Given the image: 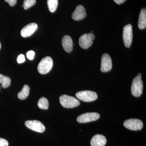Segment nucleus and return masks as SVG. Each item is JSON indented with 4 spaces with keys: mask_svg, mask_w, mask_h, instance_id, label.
<instances>
[{
    "mask_svg": "<svg viewBox=\"0 0 146 146\" xmlns=\"http://www.w3.org/2000/svg\"><path fill=\"white\" fill-rule=\"evenodd\" d=\"M59 100L60 104L65 108H74L80 105V102L78 100L74 97L68 95H63L60 96Z\"/></svg>",
    "mask_w": 146,
    "mask_h": 146,
    "instance_id": "nucleus-1",
    "label": "nucleus"
},
{
    "mask_svg": "<svg viewBox=\"0 0 146 146\" xmlns=\"http://www.w3.org/2000/svg\"><path fill=\"white\" fill-rule=\"evenodd\" d=\"M53 62L51 57L46 56L43 58L39 62L37 70L40 74H46L51 70Z\"/></svg>",
    "mask_w": 146,
    "mask_h": 146,
    "instance_id": "nucleus-2",
    "label": "nucleus"
},
{
    "mask_svg": "<svg viewBox=\"0 0 146 146\" xmlns=\"http://www.w3.org/2000/svg\"><path fill=\"white\" fill-rule=\"evenodd\" d=\"M143 85L141 78L136 76L133 78L131 86V93L136 97H139L143 94Z\"/></svg>",
    "mask_w": 146,
    "mask_h": 146,
    "instance_id": "nucleus-3",
    "label": "nucleus"
},
{
    "mask_svg": "<svg viewBox=\"0 0 146 146\" xmlns=\"http://www.w3.org/2000/svg\"><path fill=\"white\" fill-rule=\"evenodd\" d=\"M77 98L84 102H91L98 98V95L96 92L90 91H84L77 92L76 94Z\"/></svg>",
    "mask_w": 146,
    "mask_h": 146,
    "instance_id": "nucleus-4",
    "label": "nucleus"
},
{
    "mask_svg": "<svg viewBox=\"0 0 146 146\" xmlns=\"http://www.w3.org/2000/svg\"><path fill=\"white\" fill-rule=\"evenodd\" d=\"M95 38L93 33H86L82 35L79 39V44L82 48L87 49L93 44V41Z\"/></svg>",
    "mask_w": 146,
    "mask_h": 146,
    "instance_id": "nucleus-5",
    "label": "nucleus"
},
{
    "mask_svg": "<svg viewBox=\"0 0 146 146\" xmlns=\"http://www.w3.org/2000/svg\"><path fill=\"white\" fill-rule=\"evenodd\" d=\"M123 40L125 46L127 48H129L131 45L133 38L132 27L130 24L126 25L123 29Z\"/></svg>",
    "mask_w": 146,
    "mask_h": 146,
    "instance_id": "nucleus-6",
    "label": "nucleus"
},
{
    "mask_svg": "<svg viewBox=\"0 0 146 146\" xmlns=\"http://www.w3.org/2000/svg\"><path fill=\"white\" fill-rule=\"evenodd\" d=\"M123 125L129 130L138 131L141 130L143 128V124L141 120L131 119L126 120L124 122Z\"/></svg>",
    "mask_w": 146,
    "mask_h": 146,
    "instance_id": "nucleus-7",
    "label": "nucleus"
},
{
    "mask_svg": "<svg viewBox=\"0 0 146 146\" xmlns=\"http://www.w3.org/2000/svg\"><path fill=\"white\" fill-rule=\"evenodd\" d=\"M100 118L99 114L96 112H89L84 113L78 116L77 121L79 123H87L94 121Z\"/></svg>",
    "mask_w": 146,
    "mask_h": 146,
    "instance_id": "nucleus-8",
    "label": "nucleus"
},
{
    "mask_svg": "<svg viewBox=\"0 0 146 146\" xmlns=\"http://www.w3.org/2000/svg\"><path fill=\"white\" fill-rule=\"evenodd\" d=\"M27 127L36 132L43 133L45 130V127L41 122L37 120H30L25 123Z\"/></svg>",
    "mask_w": 146,
    "mask_h": 146,
    "instance_id": "nucleus-9",
    "label": "nucleus"
},
{
    "mask_svg": "<svg viewBox=\"0 0 146 146\" xmlns=\"http://www.w3.org/2000/svg\"><path fill=\"white\" fill-rule=\"evenodd\" d=\"M112 68V61L110 56L108 54H104L102 57L101 71L106 72L111 70Z\"/></svg>",
    "mask_w": 146,
    "mask_h": 146,
    "instance_id": "nucleus-10",
    "label": "nucleus"
},
{
    "mask_svg": "<svg viewBox=\"0 0 146 146\" xmlns=\"http://www.w3.org/2000/svg\"><path fill=\"white\" fill-rule=\"evenodd\" d=\"M86 13L85 9L83 6L79 5L72 14V18L76 21L83 20L86 17Z\"/></svg>",
    "mask_w": 146,
    "mask_h": 146,
    "instance_id": "nucleus-11",
    "label": "nucleus"
},
{
    "mask_svg": "<svg viewBox=\"0 0 146 146\" xmlns=\"http://www.w3.org/2000/svg\"><path fill=\"white\" fill-rule=\"evenodd\" d=\"M38 26L35 23H31L27 25L22 29L21 31V36L23 37L31 36L37 29Z\"/></svg>",
    "mask_w": 146,
    "mask_h": 146,
    "instance_id": "nucleus-12",
    "label": "nucleus"
},
{
    "mask_svg": "<svg viewBox=\"0 0 146 146\" xmlns=\"http://www.w3.org/2000/svg\"><path fill=\"white\" fill-rule=\"evenodd\" d=\"M106 144V139L103 135L97 134L91 139V146H104Z\"/></svg>",
    "mask_w": 146,
    "mask_h": 146,
    "instance_id": "nucleus-13",
    "label": "nucleus"
},
{
    "mask_svg": "<svg viewBox=\"0 0 146 146\" xmlns=\"http://www.w3.org/2000/svg\"><path fill=\"white\" fill-rule=\"evenodd\" d=\"M62 44L63 48L66 52L70 53L72 51L73 43L70 36L69 35L64 36L62 39Z\"/></svg>",
    "mask_w": 146,
    "mask_h": 146,
    "instance_id": "nucleus-14",
    "label": "nucleus"
},
{
    "mask_svg": "<svg viewBox=\"0 0 146 146\" xmlns=\"http://www.w3.org/2000/svg\"><path fill=\"white\" fill-rule=\"evenodd\" d=\"M138 27L140 29L143 30L146 27V9H142L139 15L138 22Z\"/></svg>",
    "mask_w": 146,
    "mask_h": 146,
    "instance_id": "nucleus-15",
    "label": "nucleus"
},
{
    "mask_svg": "<svg viewBox=\"0 0 146 146\" xmlns=\"http://www.w3.org/2000/svg\"><path fill=\"white\" fill-rule=\"evenodd\" d=\"M29 91V86L27 85H25L22 90L18 94V98L21 100L25 99L28 96Z\"/></svg>",
    "mask_w": 146,
    "mask_h": 146,
    "instance_id": "nucleus-16",
    "label": "nucleus"
},
{
    "mask_svg": "<svg viewBox=\"0 0 146 146\" xmlns=\"http://www.w3.org/2000/svg\"><path fill=\"white\" fill-rule=\"evenodd\" d=\"M11 82L10 78L7 76H4L0 74V84H1L3 88H7L9 87Z\"/></svg>",
    "mask_w": 146,
    "mask_h": 146,
    "instance_id": "nucleus-17",
    "label": "nucleus"
},
{
    "mask_svg": "<svg viewBox=\"0 0 146 146\" xmlns=\"http://www.w3.org/2000/svg\"><path fill=\"white\" fill-rule=\"evenodd\" d=\"M38 106L40 109L47 110L48 108V101L45 97H42L38 102Z\"/></svg>",
    "mask_w": 146,
    "mask_h": 146,
    "instance_id": "nucleus-18",
    "label": "nucleus"
},
{
    "mask_svg": "<svg viewBox=\"0 0 146 146\" xmlns=\"http://www.w3.org/2000/svg\"><path fill=\"white\" fill-rule=\"evenodd\" d=\"M47 4L50 11L53 13L57 8L58 0H47Z\"/></svg>",
    "mask_w": 146,
    "mask_h": 146,
    "instance_id": "nucleus-19",
    "label": "nucleus"
},
{
    "mask_svg": "<svg viewBox=\"0 0 146 146\" xmlns=\"http://www.w3.org/2000/svg\"><path fill=\"white\" fill-rule=\"evenodd\" d=\"M36 2V0H24L23 6L25 9H27L35 5Z\"/></svg>",
    "mask_w": 146,
    "mask_h": 146,
    "instance_id": "nucleus-20",
    "label": "nucleus"
},
{
    "mask_svg": "<svg viewBox=\"0 0 146 146\" xmlns=\"http://www.w3.org/2000/svg\"><path fill=\"white\" fill-rule=\"evenodd\" d=\"M35 55V53L33 51H29L27 53V57L30 60H33L34 59Z\"/></svg>",
    "mask_w": 146,
    "mask_h": 146,
    "instance_id": "nucleus-21",
    "label": "nucleus"
},
{
    "mask_svg": "<svg viewBox=\"0 0 146 146\" xmlns=\"http://www.w3.org/2000/svg\"><path fill=\"white\" fill-rule=\"evenodd\" d=\"M17 60L18 63H24L25 61V56L23 54L19 55L18 56V58H17Z\"/></svg>",
    "mask_w": 146,
    "mask_h": 146,
    "instance_id": "nucleus-22",
    "label": "nucleus"
},
{
    "mask_svg": "<svg viewBox=\"0 0 146 146\" xmlns=\"http://www.w3.org/2000/svg\"><path fill=\"white\" fill-rule=\"evenodd\" d=\"M8 141L3 138H0V146H8Z\"/></svg>",
    "mask_w": 146,
    "mask_h": 146,
    "instance_id": "nucleus-23",
    "label": "nucleus"
},
{
    "mask_svg": "<svg viewBox=\"0 0 146 146\" xmlns=\"http://www.w3.org/2000/svg\"><path fill=\"white\" fill-rule=\"evenodd\" d=\"M5 2L8 3L11 7L14 6L17 3V0H5Z\"/></svg>",
    "mask_w": 146,
    "mask_h": 146,
    "instance_id": "nucleus-24",
    "label": "nucleus"
},
{
    "mask_svg": "<svg viewBox=\"0 0 146 146\" xmlns=\"http://www.w3.org/2000/svg\"><path fill=\"white\" fill-rule=\"evenodd\" d=\"M114 1L116 3L120 5L125 2L126 0H114Z\"/></svg>",
    "mask_w": 146,
    "mask_h": 146,
    "instance_id": "nucleus-25",
    "label": "nucleus"
},
{
    "mask_svg": "<svg viewBox=\"0 0 146 146\" xmlns=\"http://www.w3.org/2000/svg\"><path fill=\"white\" fill-rule=\"evenodd\" d=\"M137 76L139 77L140 78H141V77H142V74H141V73H139V74H138Z\"/></svg>",
    "mask_w": 146,
    "mask_h": 146,
    "instance_id": "nucleus-26",
    "label": "nucleus"
},
{
    "mask_svg": "<svg viewBox=\"0 0 146 146\" xmlns=\"http://www.w3.org/2000/svg\"><path fill=\"white\" fill-rule=\"evenodd\" d=\"M1 43H0V49H1Z\"/></svg>",
    "mask_w": 146,
    "mask_h": 146,
    "instance_id": "nucleus-27",
    "label": "nucleus"
}]
</instances>
